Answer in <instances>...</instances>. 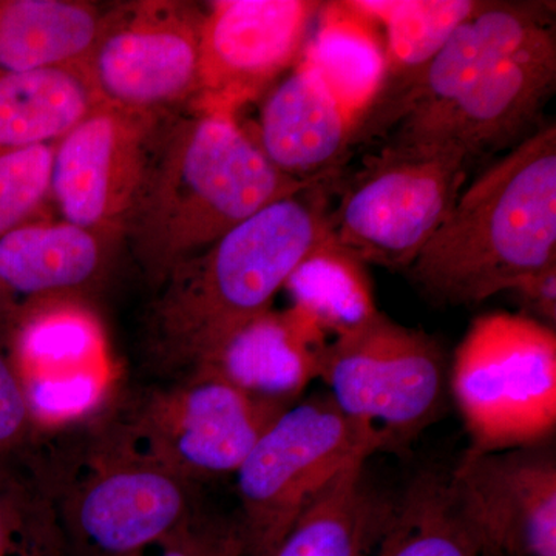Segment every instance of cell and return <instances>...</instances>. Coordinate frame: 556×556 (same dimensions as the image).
Returning a JSON list of instances; mask_svg holds the SVG:
<instances>
[{
  "label": "cell",
  "mask_w": 556,
  "mask_h": 556,
  "mask_svg": "<svg viewBox=\"0 0 556 556\" xmlns=\"http://www.w3.org/2000/svg\"><path fill=\"white\" fill-rule=\"evenodd\" d=\"M556 86L554 3L482 2L393 102L388 144L450 150L467 163L543 127Z\"/></svg>",
  "instance_id": "cell-1"
},
{
  "label": "cell",
  "mask_w": 556,
  "mask_h": 556,
  "mask_svg": "<svg viewBox=\"0 0 556 556\" xmlns=\"http://www.w3.org/2000/svg\"><path fill=\"white\" fill-rule=\"evenodd\" d=\"M338 175L314 179L179 263L156 288L148 316L149 356L189 375L237 329L270 309L292 270L329 237Z\"/></svg>",
  "instance_id": "cell-2"
},
{
  "label": "cell",
  "mask_w": 556,
  "mask_h": 556,
  "mask_svg": "<svg viewBox=\"0 0 556 556\" xmlns=\"http://www.w3.org/2000/svg\"><path fill=\"white\" fill-rule=\"evenodd\" d=\"M313 181L278 172L232 113L195 110L161 131L124 232L159 288L179 263Z\"/></svg>",
  "instance_id": "cell-3"
},
{
  "label": "cell",
  "mask_w": 556,
  "mask_h": 556,
  "mask_svg": "<svg viewBox=\"0 0 556 556\" xmlns=\"http://www.w3.org/2000/svg\"><path fill=\"white\" fill-rule=\"evenodd\" d=\"M556 263V127L547 124L467 189L407 269L439 305H477Z\"/></svg>",
  "instance_id": "cell-4"
},
{
  "label": "cell",
  "mask_w": 556,
  "mask_h": 556,
  "mask_svg": "<svg viewBox=\"0 0 556 556\" xmlns=\"http://www.w3.org/2000/svg\"><path fill=\"white\" fill-rule=\"evenodd\" d=\"M448 391L470 452L535 447L556 427V332L522 313L482 314L457 345Z\"/></svg>",
  "instance_id": "cell-5"
},
{
  "label": "cell",
  "mask_w": 556,
  "mask_h": 556,
  "mask_svg": "<svg viewBox=\"0 0 556 556\" xmlns=\"http://www.w3.org/2000/svg\"><path fill=\"white\" fill-rule=\"evenodd\" d=\"M387 450L378 430L328 393L285 409L236 471L247 556H273L300 515L340 471Z\"/></svg>",
  "instance_id": "cell-6"
},
{
  "label": "cell",
  "mask_w": 556,
  "mask_h": 556,
  "mask_svg": "<svg viewBox=\"0 0 556 556\" xmlns=\"http://www.w3.org/2000/svg\"><path fill=\"white\" fill-rule=\"evenodd\" d=\"M467 172L460 153L383 146L343 186L329 233L365 265L407 270L455 207Z\"/></svg>",
  "instance_id": "cell-7"
},
{
  "label": "cell",
  "mask_w": 556,
  "mask_h": 556,
  "mask_svg": "<svg viewBox=\"0 0 556 556\" xmlns=\"http://www.w3.org/2000/svg\"><path fill=\"white\" fill-rule=\"evenodd\" d=\"M450 364L437 339L379 313L328 340L318 379L346 416L402 450L437 422L448 393Z\"/></svg>",
  "instance_id": "cell-8"
},
{
  "label": "cell",
  "mask_w": 556,
  "mask_h": 556,
  "mask_svg": "<svg viewBox=\"0 0 556 556\" xmlns=\"http://www.w3.org/2000/svg\"><path fill=\"white\" fill-rule=\"evenodd\" d=\"M289 407L252 396L217 376L193 372L177 386L152 391L131 409L129 420L105 433L192 482L236 475Z\"/></svg>",
  "instance_id": "cell-9"
},
{
  "label": "cell",
  "mask_w": 556,
  "mask_h": 556,
  "mask_svg": "<svg viewBox=\"0 0 556 556\" xmlns=\"http://www.w3.org/2000/svg\"><path fill=\"white\" fill-rule=\"evenodd\" d=\"M62 503L61 532L86 556H131L195 511L190 481L104 434Z\"/></svg>",
  "instance_id": "cell-10"
},
{
  "label": "cell",
  "mask_w": 556,
  "mask_h": 556,
  "mask_svg": "<svg viewBox=\"0 0 556 556\" xmlns=\"http://www.w3.org/2000/svg\"><path fill=\"white\" fill-rule=\"evenodd\" d=\"M204 9L188 2L141 0L108 10L87 62L105 104L159 113L195 98Z\"/></svg>",
  "instance_id": "cell-11"
},
{
  "label": "cell",
  "mask_w": 556,
  "mask_h": 556,
  "mask_svg": "<svg viewBox=\"0 0 556 556\" xmlns=\"http://www.w3.org/2000/svg\"><path fill=\"white\" fill-rule=\"evenodd\" d=\"M159 113L101 102L54 144L51 199L101 237L124 230L161 135Z\"/></svg>",
  "instance_id": "cell-12"
},
{
  "label": "cell",
  "mask_w": 556,
  "mask_h": 556,
  "mask_svg": "<svg viewBox=\"0 0 556 556\" xmlns=\"http://www.w3.org/2000/svg\"><path fill=\"white\" fill-rule=\"evenodd\" d=\"M324 3L217 0L204 9L193 110L226 112L257 100L294 67Z\"/></svg>",
  "instance_id": "cell-13"
},
{
  "label": "cell",
  "mask_w": 556,
  "mask_h": 556,
  "mask_svg": "<svg viewBox=\"0 0 556 556\" xmlns=\"http://www.w3.org/2000/svg\"><path fill=\"white\" fill-rule=\"evenodd\" d=\"M484 554L556 556V460L543 445L475 453L450 471Z\"/></svg>",
  "instance_id": "cell-14"
},
{
  "label": "cell",
  "mask_w": 556,
  "mask_h": 556,
  "mask_svg": "<svg viewBox=\"0 0 556 556\" xmlns=\"http://www.w3.org/2000/svg\"><path fill=\"white\" fill-rule=\"evenodd\" d=\"M104 237L72 223L27 222L0 237V324L89 288L105 266Z\"/></svg>",
  "instance_id": "cell-15"
},
{
  "label": "cell",
  "mask_w": 556,
  "mask_h": 556,
  "mask_svg": "<svg viewBox=\"0 0 556 556\" xmlns=\"http://www.w3.org/2000/svg\"><path fill=\"white\" fill-rule=\"evenodd\" d=\"M328 340L292 306L270 308L232 332L189 375L217 376L252 396L292 405L318 379Z\"/></svg>",
  "instance_id": "cell-16"
},
{
  "label": "cell",
  "mask_w": 556,
  "mask_h": 556,
  "mask_svg": "<svg viewBox=\"0 0 556 556\" xmlns=\"http://www.w3.org/2000/svg\"><path fill=\"white\" fill-rule=\"evenodd\" d=\"M358 124L303 62L266 97L255 144L288 177L313 181L334 174Z\"/></svg>",
  "instance_id": "cell-17"
},
{
  "label": "cell",
  "mask_w": 556,
  "mask_h": 556,
  "mask_svg": "<svg viewBox=\"0 0 556 556\" xmlns=\"http://www.w3.org/2000/svg\"><path fill=\"white\" fill-rule=\"evenodd\" d=\"M105 14L93 3L78 0H2L0 75L87 67Z\"/></svg>",
  "instance_id": "cell-18"
},
{
  "label": "cell",
  "mask_w": 556,
  "mask_h": 556,
  "mask_svg": "<svg viewBox=\"0 0 556 556\" xmlns=\"http://www.w3.org/2000/svg\"><path fill=\"white\" fill-rule=\"evenodd\" d=\"M378 25L346 2L324 3L303 47L306 65L358 127L378 104L387 79L386 46Z\"/></svg>",
  "instance_id": "cell-19"
},
{
  "label": "cell",
  "mask_w": 556,
  "mask_h": 556,
  "mask_svg": "<svg viewBox=\"0 0 556 556\" xmlns=\"http://www.w3.org/2000/svg\"><path fill=\"white\" fill-rule=\"evenodd\" d=\"M357 459L313 501L273 556H371L394 501L372 489Z\"/></svg>",
  "instance_id": "cell-20"
},
{
  "label": "cell",
  "mask_w": 556,
  "mask_h": 556,
  "mask_svg": "<svg viewBox=\"0 0 556 556\" xmlns=\"http://www.w3.org/2000/svg\"><path fill=\"white\" fill-rule=\"evenodd\" d=\"M86 67L0 75V153L56 144L101 104Z\"/></svg>",
  "instance_id": "cell-21"
},
{
  "label": "cell",
  "mask_w": 556,
  "mask_h": 556,
  "mask_svg": "<svg viewBox=\"0 0 556 556\" xmlns=\"http://www.w3.org/2000/svg\"><path fill=\"white\" fill-rule=\"evenodd\" d=\"M484 547L466 517L450 473L417 475L393 503L371 556H482Z\"/></svg>",
  "instance_id": "cell-22"
},
{
  "label": "cell",
  "mask_w": 556,
  "mask_h": 556,
  "mask_svg": "<svg viewBox=\"0 0 556 556\" xmlns=\"http://www.w3.org/2000/svg\"><path fill=\"white\" fill-rule=\"evenodd\" d=\"M283 289L292 308L328 339L362 327L379 313L365 263L339 247L331 233L299 263Z\"/></svg>",
  "instance_id": "cell-23"
},
{
  "label": "cell",
  "mask_w": 556,
  "mask_h": 556,
  "mask_svg": "<svg viewBox=\"0 0 556 556\" xmlns=\"http://www.w3.org/2000/svg\"><path fill=\"white\" fill-rule=\"evenodd\" d=\"M346 5L386 30L387 79L391 76L404 80V93L456 28L477 13L482 2L348 0Z\"/></svg>",
  "instance_id": "cell-24"
},
{
  "label": "cell",
  "mask_w": 556,
  "mask_h": 556,
  "mask_svg": "<svg viewBox=\"0 0 556 556\" xmlns=\"http://www.w3.org/2000/svg\"><path fill=\"white\" fill-rule=\"evenodd\" d=\"M0 464V556H62L53 506Z\"/></svg>",
  "instance_id": "cell-25"
},
{
  "label": "cell",
  "mask_w": 556,
  "mask_h": 556,
  "mask_svg": "<svg viewBox=\"0 0 556 556\" xmlns=\"http://www.w3.org/2000/svg\"><path fill=\"white\" fill-rule=\"evenodd\" d=\"M54 144L0 153V237L24 225L51 193Z\"/></svg>",
  "instance_id": "cell-26"
},
{
  "label": "cell",
  "mask_w": 556,
  "mask_h": 556,
  "mask_svg": "<svg viewBox=\"0 0 556 556\" xmlns=\"http://www.w3.org/2000/svg\"><path fill=\"white\" fill-rule=\"evenodd\" d=\"M35 424L62 420L89 409L101 393L90 371L38 376L22 380Z\"/></svg>",
  "instance_id": "cell-27"
},
{
  "label": "cell",
  "mask_w": 556,
  "mask_h": 556,
  "mask_svg": "<svg viewBox=\"0 0 556 556\" xmlns=\"http://www.w3.org/2000/svg\"><path fill=\"white\" fill-rule=\"evenodd\" d=\"M152 547L156 556H247L240 522L201 518L195 511Z\"/></svg>",
  "instance_id": "cell-28"
},
{
  "label": "cell",
  "mask_w": 556,
  "mask_h": 556,
  "mask_svg": "<svg viewBox=\"0 0 556 556\" xmlns=\"http://www.w3.org/2000/svg\"><path fill=\"white\" fill-rule=\"evenodd\" d=\"M35 426L20 372L0 350V464L24 447Z\"/></svg>",
  "instance_id": "cell-29"
},
{
  "label": "cell",
  "mask_w": 556,
  "mask_h": 556,
  "mask_svg": "<svg viewBox=\"0 0 556 556\" xmlns=\"http://www.w3.org/2000/svg\"><path fill=\"white\" fill-rule=\"evenodd\" d=\"M511 294L525 306V316L555 328L556 324V263L519 281Z\"/></svg>",
  "instance_id": "cell-30"
},
{
  "label": "cell",
  "mask_w": 556,
  "mask_h": 556,
  "mask_svg": "<svg viewBox=\"0 0 556 556\" xmlns=\"http://www.w3.org/2000/svg\"><path fill=\"white\" fill-rule=\"evenodd\" d=\"M482 556H501V555H495V554H482Z\"/></svg>",
  "instance_id": "cell-31"
},
{
  "label": "cell",
  "mask_w": 556,
  "mask_h": 556,
  "mask_svg": "<svg viewBox=\"0 0 556 556\" xmlns=\"http://www.w3.org/2000/svg\"><path fill=\"white\" fill-rule=\"evenodd\" d=\"M131 556H141V554H137V555H131Z\"/></svg>",
  "instance_id": "cell-32"
}]
</instances>
